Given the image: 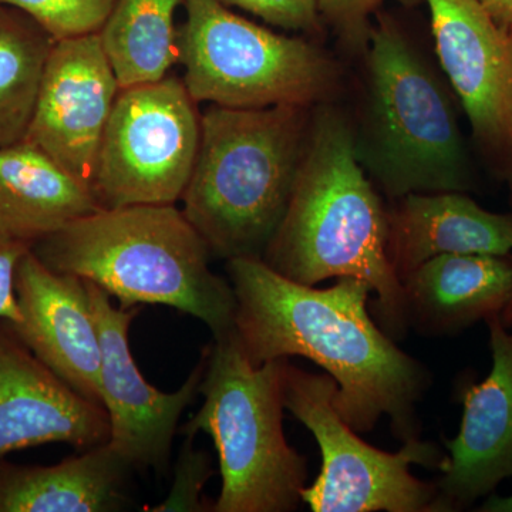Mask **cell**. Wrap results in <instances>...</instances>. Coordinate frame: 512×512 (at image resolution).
Segmentation results:
<instances>
[{"label": "cell", "mask_w": 512, "mask_h": 512, "mask_svg": "<svg viewBox=\"0 0 512 512\" xmlns=\"http://www.w3.org/2000/svg\"><path fill=\"white\" fill-rule=\"evenodd\" d=\"M227 272L235 335L252 365L306 357L338 384L333 404L353 430L367 433L387 416L397 437H414L429 373L373 323L367 282L346 276L316 289L255 258L229 259Z\"/></svg>", "instance_id": "6da1fadb"}, {"label": "cell", "mask_w": 512, "mask_h": 512, "mask_svg": "<svg viewBox=\"0 0 512 512\" xmlns=\"http://www.w3.org/2000/svg\"><path fill=\"white\" fill-rule=\"evenodd\" d=\"M389 212L355 154V133L340 111L322 107L308 141L288 210L262 261L298 284L357 278L376 292L394 333L406 326L402 281L389 254Z\"/></svg>", "instance_id": "7a4b0ae2"}, {"label": "cell", "mask_w": 512, "mask_h": 512, "mask_svg": "<svg viewBox=\"0 0 512 512\" xmlns=\"http://www.w3.org/2000/svg\"><path fill=\"white\" fill-rule=\"evenodd\" d=\"M32 251L47 268L93 282L123 308L170 306L200 319L214 339L234 332V289L211 271L210 248L174 204L100 208Z\"/></svg>", "instance_id": "3957f363"}, {"label": "cell", "mask_w": 512, "mask_h": 512, "mask_svg": "<svg viewBox=\"0 0 512 512\" xmlns=\"http://www.w3.org/2000/svg\"><path fill=\"white\" fill-rule=\"evenodd\" d=\"M309 127L308 107L205 110L181 200L212 256L264 258L288 210Z\"/></svg>", "instance_id": "277c9868"}, {"label": "cell", "mask_w": 512, "mask_h": 512, "mask_svg": "<svg viewBox=\"0 0 512 512\" xmlns=\"http://www.w3.org/2000/svg\"><path fill=\"white\" fill-rule=\"evenodd\" d=\"M367 89L355 154L389 197L466 192L474 170L456 109L399 26L380 16L370 29Z\"/></svg>", "instance_id": "5b68a950"}, {"label": "cell", "mask_w": 512, "mask_h": 512, "mask_svg": "<svg viewBox=\"0 0 512 512\" xmlns=\"http://www.w3.org/2000/svg\"><path fill=\"white\" fill-rule=\"evenodd\" d=\"M252 365L234 332L207 346L204 403L178 433L208 434L222 478L215 512H289L302 503L308 463L284 433L282 366Z\"/></svg>", "instance_id": "8992f818"}, {"label": "cell", "mask_w": 512, "mask_h": 512, "mask_svg": "<svg viewBox=\"0 0 512 512\" xmlns=\"http://www.w3.org/2000/svg\"><path fill=\"white\" fill-rule=\"evenodd\" d=\"M178 62L195 103L229 109L311 107L328 99L338 67L299 37L279 35L235 15L222 0H184Z\"/></svg>", "instance_id": "52a82bcc"}, {"label": "cell", "mask_w": 512, "mask_h": 512, "mask_svg": "<svg viewBox=\"0 0 512 512\" xmlns=\"http://www.w3.org/2000/svg\"><path fill=\"white\" fill-rule=\"evenodd\" d=\"M336 389L329 375H313L284 360V407L311 431L322 454L320 474L301 491L302 503L313 512L441 511L437 485L410 470L440 468V451L416 437L394 454L369 446L335 409Z\"/></svg>", "instance_id": "ba28073f"}, {"label": "cell", "mask_w": 512, "mask_h": 512, "mask_svg": "<svg viewBox=\"0 0 512 512\" xmlns=\"http://www.w3.org/2000/svg\"><path fill=\"white\" fill-rule=\"evenodd\" d=\"M201 116L184 82L120 89L97 157L100 208L168 205L183 198L200 147Z\"/></svg>", "instance_id": "9c48e42d"}, {"label": "cell", "mask_w": 512, "mask_h": 512, "mask_svg": "<svg viewBox=\"0 0 512 512\" xmlns=\"http://www.w3.org/2000/svg\"><path fill=\"white\" fill-rule=\"evenodd\" d=\"M84 282L100 336V397L110 421L109 443L134 468H151L165 476L181 416L200 394L207 348L177 392L157 390L141 375L128 343V330L141 306H114L109 293Z\"/></svg>", "instance_id": "30bf717a"}, {"label": "cell", "mask_w": 512, "mask_h": 512, "mask_svg": "<svg viewBox=\"0 0 512 512\" xmlns=\"http://www.w3.org/2000/svg\"><path fill=\"white\" fill-rule=\"evenodd\" d=\"M441 67L466 110L474 140L512 178V29L481 0H426Z\"/></svg>", "instance_id": "8fae6325"}, {"label": "cell", "mask_w": 512, "mask_h": 512, "mask_svg": "<svg viewBox=\"0 0 512 512\" xmlns=\"http://www.w3.org/2000/svg\"><path fill=\"white\" fill-rule=\"evenodd\" d=\"M119 92L99 33L56 40L25 140L92 188L101 140Z\"/></svg>", "instance_id": "7c38bea8"}, {"label": "cell", "mask_w": 512, "mask_h": 512, "mask_svg": "<svg viewBox=\"0 0 512 512\" xmlns=\"http://www.w3.org/2000/svg\"><path fill=\"white\" fill-rule=\"evenodd\" d=\"M490 330L493 366L483 382L466 387L463 420L446 440L437 484L441 511L471 507L512 477V332L500 315L485 319Z\"/></svg>", "instance_id": "4fadbf2b"}, {"label": "cell", "mask_w": 512, "mask_h": 512, "mask_svg": "<svg viewBox=\"0 0 512 512\" xmlns=\"http://www.w3.org/2000/svg\"><path fill=\"white\" fill-rule=\"evenodd\" d=\"M15 291L19 339L77 393L101 404L100 336L84 279L52 271L30 248L16 268Z\"/></svg>", "instance_id": "5bb4252c"}, {"label": "cell", "mask_w": 512, "mask_h": 512, "mask_svg": "<svg viewBox=\"0 0 512 512\" xmlns=\"http://www.w3.org/2000/svg\"><path fill=\"white\" fill-rule=\"evenodd\" d=\"M109 439L103 404L72 389L16 332H0V458L47 443H67L83 451Z\"/></svg>", "instance_id": "9a60e30c"}, {"label": "cell", "mask_w": 512, "mask_h": 512, "mask_svg": "<svg viewBox=\"0 0 512 512\" xmlns=\"http://www.w3.org/2000/svg\"><path fill=\"white\" fill-rule=\"evenodd\" d=\"M511 252L512 214L484 210L464 192H413L389 212L387 254L400 281L439 255Z\"/></svg>", "instance_id": "2e32d148"}, {"label": "cell", "mask_w": 512, "mask_h": 512, "mask_svg": "<svg viewBox=\"0 0 512 512\" xmlns=\"http://www.w3.org/2000/svg\"><path fill=\"white\" fill-rule=\"evenodd\" d=\"M97 210L92 188L35 144L0 147V234L32 247Z\"/></svg>", "instance_id": "e0dca14e"}, {"label": "cell", "mask_w": 512, "mask_h": 512, "mask_svg": "<svg viewBox=\"0 0 512 512\" xmlns=\"http://www.w3.org/2000/svg\"><path fill=\"white\" fill-rule=\"evenodd\" d=\"M407 319L431 332L454 333L500 315L512 291L507 256L447 254L404 276Z\"/></svg>", "instance_id": "ac0fdd59"}, {"label": "cell", "mask_w": 512, "mask_h": 512, "mask_svg": "<svg viewBox=\"0 0 512 512\" xmlns=\"http://www.w3.org/2000/svg\"><path fill=\"white\" fill-rule=\"evenodd\" d=\"M133 466L109 441L50 467H0V512L126 510Z\"/></svg>", "instance_id": "d6986e66"}, {"label": "cell", "mask_w": 512, "mask_h": 512, "mask_svg": "<svg viewBox=\"0 0 512 512\" xmlns=\"http://www.w3.org/2000/svg\"><path fill=\"white\" fill-rule=\"evenodd\" d=\"M184 0H116L99 32L120 89L164 79L178 62L174 13Z\"/></svg>", "instance_id": "ffe728a7"}, {"label": "cell", "mask_w": 512, "mask_h": 512, "mask_svg": "<svg viewBox=\"0 0 512 512\" xmlns=\"http://www.w3.org/2000/svg\"><path fill=\"white\" fill-rule=\"evenodd\" d=\"M55 42L25 13L0 6V147L25 140Z\"/></svg>", "instance_id": "44dd1931"}, {"label": "cell", "mask_w": 512, "mask_h": 512, "mask_svg": "<svg viewBox=\"0 0 512 512\" xmlns=\"http://www.w3.org/2000/svg\"><path fill=\"white\" fill-rule=\"evenodd\" d=\"M116 0H0L35 20L55 40L99 33Z\"/></svg>", "instance_id": "7402d4cb"}, {"label": "cell", "mask_w": 512, "mask_h": 512, "mask_svg": "<svg viewBox=\"0 0 512 512\" xmlns=\"http://www.w3.org/2000/svg\"><path fill=\"white\" fill-rule=\"evenodd\" d=\"M195 436H185L174 467V481L163 503L150 508L153 512L210 511L202 500V491L214 476L210 454L194 447Z\"/></svg>", "instance_id": "603a6c76"}, {"label": "cell", "mask_w": 512, "mask_h": 512, "mask_svg": "<svg viewBox=\"0 0 512 512\" xmlns=\"http://www.w3.org/2000/svg\"><path fill=\"white\" fill-rule=\"evenodd\" d=\"M386 0H316L320 18L330 23L342 42L353 52L367 49L370 36V16ZM412 3L413 0H400Z\"/></svg>", "instance_id": "cb8c5ba5"}, {"label": "cell", "mask_w": 512, "mask_h": 512, "mask_svg": "<svg viewBox=\"0 0 512 512\" xmlns=\"http://www.w3.org/2000/svg\"><path fill=\"white\" fill-rule=\"evenodd\" d=\"M265 20L269 25L295 32L319 33L322 30L316 0H222Z\"/></svg>", "instance_id": "d4e9b609"}, {"label": "cell", "mask_w": 512, "mask_h": 512, "mask_svg": "<svg viewBox=\"0 0 512 512\" xmlns=\"http://www.w3.org/2000/svg\"><path fill=\"white\" fill-rule=\"evenodd\" d=\"M32 248L25 242L0 234V319L18 326L22 322L15 291L16 268L20 258Z\"/></svg>", "instance_id": "484cf974"}, {"label": "cell", "mask_w": 512, "mask_h": 512, "mask_svg": "<svg viewBox=\"0 0 512 512\" xmlns=\"http://www.w3.org/2000/svg\"><path fill=\"white\" fill-rule=\"evenodd\" d=\"M481 3L497 25L512 29V0H481Z\"/></svg>", "instance_id": "4316f807"}, {"label": "cell", "mask_w": 512, "mask_h": 512, "mask_svg": "<svg viewBox=\"0 0 512 512\" xmlns=\"http://www.w3.org/2000/svg\"><path fill=\"white\" fill-rule=\"evenodd\" d=\"M480 511L483 512H512V495L508 497H498L491 495L487 501L481 505Z\"/></svg>", "instance_id": "83f0119b"}, {"label": "cell", "mask_w": 512, "mask_h": 512, "mask_svg": "<svg viewBox=\"0 0 512 512\" xmlns=\"http://www.w3.org/2000/svg\"><path fill=\"white\" fill-rule=\"evenodd\" d=\"M500 319L504 323L505 328H512V291L507 305L504 306L503 311L500 313Z\"/></svg>", "instance_id": "f1b7e54d"}]
</instances>
